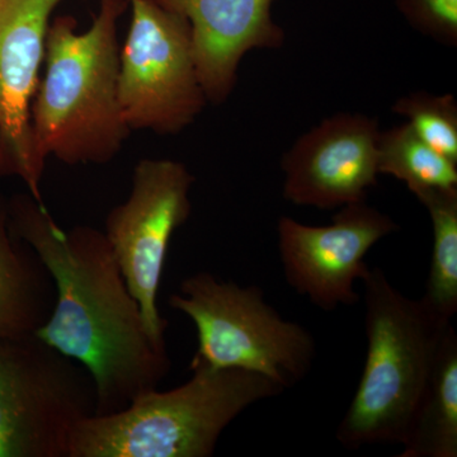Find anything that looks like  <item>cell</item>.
I'll return each mask as SVG.
<instances>
[{
  "instance_id": "cell-10",
  "label": "cell",
  "mask_w": 457,
  "mask_h": 457,
  "mask_svg": "<svg viewBox=\"0 0 457 457\" xmlns=\"http://www.w3.org/2000/svg\"><path fill=\"white\" fill-rule=\"evenodd\" d=\"M378 120L363 113L327 117L282 156L286 201L319 210L362 203L378 185Z\"/></svg>"
},
{
  "instance_id": "cell-13",
  "label": "cell",
  "mask_w": 457,
  "mask_h": 457,
  "mask_svg": "<svg viewBox=\"0 0 457 457\" xmlns=\"http://www.w3.org/2000/svg\"><path fill=\"white\" fill-rule=\"evenodd\" d=\"M56 300L53 276L38 254L12 233L0 200V339L37 335Z\"/></svg>"
},
{
  "instance_id": "cell-5",
  "label": "cell",
  "mask_w": 457,
  "mask_h": 457,
  "mask_svg": "<svg viewBox=\"0 0 457 457\" xmlns=\"http://www.w3.org/2000/svg\"><path fill=\"white\" fill-rule=\"evenodd\" d=\"M170 305L196 327L189 370L239 369L257 372L284 389L311 372L317 354L312 333L281 317L262 288L197 272L180 282Z\"/></svg>"
},
{
  "instance_id": "cell-12",
  "label": "cell",
  "mask_w": 457,
  "mask_h": 457,
  "mask_svg": "<svg viewBox=\"0 0 457 457\" xmlns=\"http://www.w3.org/2000/svg\"><path fill=\"white\" fill-rule=\"evenodd\" d=\"M187 20L198 80L207 102L224 104L243 57L278 49L285 32L272 17L275 0H154Z\"/></svg>"
},
{
  "instance_id": "cell-20",
  "label": "cell",
  "mask_w": 457,
  "mask_h": 457,
  "mask_svg": "<svg viewBox=\"0 0 457 457\" xmlns=\"http://www.w3.org/2000/svg\"><path fill=\"white\" fill-rule=\"evenodd\" d=\"M2 2H3V0H0V7H2Z\"/></svg>"
},
{
  "instance_id": "cell-11",
  "label": "cell",
  "mask_w": 457,
  "mask_h": 457,
  "mask_svg": "<svg viewBox=\"0 0 457 457\" xmlns=\"http://www.w3.org/2000/svg\"><path fill=\"white\" fill-rule=\"evenodd\" d=\"M62 0H3L0 7V147L5 176L18 177L44 203L45 161L36 149L31 104L46 54L47 31Z\"/></svg>"
},
{
  "instance_id": "cell-16",
  "label": "cell",
  "mask_w": 457,
  "mask_h": 457,
  "mask_svg": "<svg viewBox=\"0 0 457 457\" xmlns=\"http://www.w3.org/2000/svg\"><path fill=\"white\" fill-rule=\"evenodd\" d=\"M378 174L392 176L416 196L427 189L457 188V164L436 152L407 122L380 131Z\"/></svg>"
},
{
  "instance_id": "cell-14",
  "label": "cell",
  "mask_w": 457,
  "mask_h": 457,
  "mask_svg": "<svg viewBox=\"0 0 457 457\" xmlns=\"http://www.w3.org/2000/svg\"><path fill=\"white\" fill-rule=\"evenodd\" d=\"M400 446V457H457V335L453 324Z\"/></svg>"
},
{
  "instance_id": "cell-1",
  "label": "cell",
  "mask_w": 457,
  "mask_h": 457,
  "mask_svg": "<svg viewBox=\"0 0 457 457\" xmlns=\"http://www.w3.org/2000/svg\"><path fill=\"white\" fill-rule=\"evenodd\" d=\"M8 213L12 233L31 246L55 282V305L36 336L89 372L96 414L121 411L158 389L170 371L168 347L149 335L104 231L60 228L29 194L12 197Z\"/></svg>"
},
{
  "instance_id": "cell-3",
  "label": "cell",
  "mask_w": 457,
  "mask_h": 457,
  "mask_svg": "<svg viewBox=\"0 0 457 457\" xmlns=\"http://www.w3.org/2000/svg\"><path fill=\"white\" fill-rule=\"evenodd\" d=\"M191 371L174 389L150 390L121 411L84 418L71 433L69 457H210L246 408L285 390L245 370Z\"/></svg>"
},
{
  "instance_id": "cell-8",
  "label": "cell",
  "mask_w": 457,
  "mask_h": 457,
  "mask_svg": "<svg viewBox=\"0 0 457 457\" xmlns=\"http://www.w3.org/2000/svg\"><path fill=\"white\" fill-rule=\"evenodd\" d=\"M195 180L180 162L143 159L135 165L130 195L104 222V236L159 345H167L168 330L158 306L162 276L171 237L191 215Z\"/></svg>"
},
{
  "instance_id": "cell-9",
  "label": "cell",
  "mask_w": 457,
  "mask_h": 457,
  "mask_svg": "<svg viewBox=\"0 0 457 457\" xmlns=\"http://www.w3.org/2000/svg\"><path fill=\"white\" fill-rule=\"evenodd\" d=\"M399 230L386 213L366 201L339 209L332 224L314 227L278 219V253L287 284L324 312L356 305L354 284L368 276L366 254Z\"/></svg>"
},
{
  "instance_id": "cell-2",
  "label": "cell",
  "mask_w": 457,
  "mask_h": 457,
  "mask_svg": "<svg viewBox=\"0 0 457 457\" xmlns=\"http://www.w3.org/2000/svg\"><path fill=\"white\" fill-rule=\"evenodd\" d=\"M129 0H99L92 25L51 20L45 77L31 104L36 149L68 165L106 164L130 135L119 98L120 18Z\"/></svg>"
},
{
  "instance_id": "cell-18",
  "label": "cell",
  "mask_w": 457,
  "mask_h": 457,
  "mask_svg": "<svg viewBox=\"0 0 457 457\" xmlns=\"http://www.w3.org/2000/svg\"><path fill=\"white\" fill-rule=\"evenodd\" d=\"M400 16L420 35L457 46V0H395Z\"/></svg>"
},
{
  "instance_id": "cell-17",
  "label": "cell",
  "mask_w": 457,
  "mask_h": 457,
  "mask_svg": "<svg viewBox=\"0 0 457 457\" xmlns=\"http://www.w3.org/2000/svg\"><path fill=\"white\" fill-rule=\"evenodd\" d=\"M393 112L404 117L418 137L457 164V102L450 93H409L394 104Z\"/></svg>"
},
{
  "instance_id": "cell-15",
  "label": "cell",
  "mask_w": 457,
  "mask_h": 457,
  "mask_svg": "<svg viewBox=\"0 0 457 457\" xmlns=\"http://www.w3.org/2000/svg\"><path fill=\"white\" fill-rule=\"evenodd\" d=\"M431 219V266L422 297L427 308L453 323L457 312V188L427 189L416 195Z\"/></svg>"
},
{
  "instance_id": "cell-19",
  "label": "cell",
  "mask_w": 457,
  "mask_h": 457,
  "mask_svg": "<svg viewBox=\"0 0 457 457\" xmlns=\"http://www.w3.org/2000/svg\"><path fill=\"white\" fill-rule=\"evenodd\" d=\"M0 177H5L4 161H3L2 147H0Z\"/></svg>"
},
{
  "instance_id": "cell-4",
  "label": "cell",
  "mask_w": 457,
  "mask_h": 457,
  "mask_svg": "<svg viewBox=\"0 0 457 457\" xmlns=\"http://www.w3.org/2000/svg\"><path fill=\"white\" fill-rule=\"evenodd\" d=\"M365 286V366L337 440L350 450L402 445L451 321L422 300L400 293L383 270L370 269Z\"/></svg>"
},
{
  "instance_id": "cell-6",
  "label": "cell",
  "mask_w": 457,
  "mask_h": 457,
  "mask_svg": "<svg viewBox=\"0 0 457 457\" xmlns=\"http://www.w3.org/2000/svg\"><path fill=\"white\" fill-rule=\"evenodd\" d=\"M97 411L89 372L36 335L0 339V457H69Z\"/></svg>"
},
{
  "instance_id": "cell-7",
  "label": "cell",
  "mask_w": 457,
  "mask_h": 457,
  "mask_svg": "<svg viewBox=\"0 0 457 457\" xmlns=\"http://www.w3.org/2000/svg\"><path fill=\"white\" fill-rule=\"evenodd\" d=\"M128 37L120 50L119 98L131 130L174 135L203 112L191 27L154 0H129Z\"/></svg>"
}]
</instances>
